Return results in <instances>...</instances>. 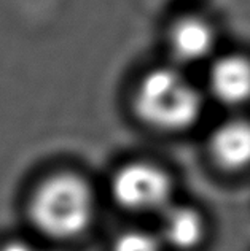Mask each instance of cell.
<instances>
[{
  "label": "cell",
  "instance_id": "1",
  "mask_svg": "<svg viewBox=\"0 0 250 251\" xmlns=\"http://www.w3.org/2000/svg\"><path fill=\"white\" fill-rule=\"evenodd\" d=\"M29 213L40 232L57 240L74 239L89 227L94 218L93 191L75 174H55L34 191Z\"/></svg>",
  "mask_w": 250,
  "mask_h": 251
},
{
  "label": "cell",
  "instance_id": "2",
  "mask_svg": "<svg viewBox=\"0 0 250 251\" xmlns=\"http://www.w3.org/2000/svg\"><path fill=\"white\" fill-rule=\"evenodd\" d=\"M134 110L140 120L161 130H183L199 120L202 97L193 83L174 69H155L134 92Z\"/></svg>",
  "mask_w": 250,
  "mask_h": 251
},
{
  "label": "cell",
  "instance_id": "3",
  "mask_svg": "<svg viewBox=\"0 0 250 251\" xmlns=\"http://www.w3.org/2000/svg\"><path fill=\"white\" fill-rule=\"evenodd\" d=\"M111 194L121 207L133 211H163L170 203L172 181L155 164L131 162L111 178Z\"/></svg>",
  "mask_w": 250,
  "mask_h": 251
},
{
  "label": "cell",
  "instance_id": "4",
  "mask_svg": "<svg viewBox=\"0 0 250 251\" xmlns=\"http://www.w3.org/2000/svg\"><path fill=\"white\" fill-rule=\"evenodd\" d=\"M209 88L217 100L241 105L250 100V61L244 56H225L215 61L209 74Z\"/></svg>",
  "mask_w": 250,
  "mask_h": 251
},
{
  "label": "cell",
  "instance_id": "5",
  "mask_svg": "<svg viewBox=\"0 0 250 251\" xmlns=\"http://www.w3.org/2000/svg\"><path fill=\"white\" fill-rule=\"evenodd\" d=\"M210 154L228 170L250 166V121L231 120L220 124L210 135Z\"/></svg>",
  "mask_w": 250,
  "mask_h": 251
},
{
  "label": "cell",
  "instance_id": "6",
  "mask_svg": "<svg viewBox=\"0 0 250 251\" xmlns=\"http://www.w3.org/2000/svg\"><path fill=\"white\" fill-rule=\"evenodd\" d=\"M215 35L210 24L201 18H183L169 34L170 52L177 61L193 64L206 59L214 50Z\"/></svg>",
  "mask_w": 250,
  "mask_h": 251
},
{
  "label": "cell",
  "instance_id": "7",
  "mask_svg": "<svg viewBox=\"0 0 250 251\" xmlns=\"http://www.w3.org/2000/svg\"><path fill=\"white\" fill-rule=\"evenodd\" d=\"M161 232L164 242L180 250H190L202 240L204 221L199 211L185 205H169L163 210Z\"/></svg>",
  "mask_w": 250,
  "mask_h": 251
},
{
  "label": "cell",
  "instance_id": "8",
  "mask_svg": "<svg viewBox=\"0 0 250 251\" xmlns=\"http://www.w3.org/2000/svg\"><path fill=\"white\" fill-rule=\"evenodd\" d=\"M111 251H161L160 242L142 230H128L118 235Z\"/></svg>",
  "mask_w": 250,
  "mask_h": 251
},
{
  "label": "cell",
  "instance_id": "9",
  "mask_svg": "<svg viewBox=\"0 0 250 251\" xmlns=\"http://www.w3.org/2000/svg\"><path fill=\"white\" fill-rule=\"evenodd\" d=\"M0 251H34V248L29 247L28 243H24V242H10Z\"/></svg>",
  "mask_w": 250,
  "mask_h": 251
}]
</instances>
